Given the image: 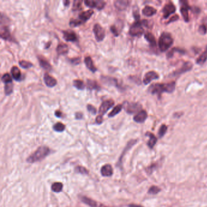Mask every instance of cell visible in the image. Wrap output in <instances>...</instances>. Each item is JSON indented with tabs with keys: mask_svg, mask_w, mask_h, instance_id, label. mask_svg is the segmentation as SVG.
I'll return each instance as SVG.
<instances>
[{
	"mask_svg": "<svg viewBox=\"0 0 207 207\" xmlns=\"http://www.w3.org/2000/svg\"><path fill=\"white\" fill-rule=\"evenodd\" d=\"M175 82H171L169 83H156L151 85L148 89V91L152 94H157L160 96L162 92H166L171 93L175 89Z\"/></svg>",
	"mask_w": 207,
	"mask_h": 207,
	"instance_id": "1",
	"label": "cell"
},
{
	"mask_svg": "<svg viewBox=\"0 0 207 207\" xmlns=\"http://www.w3.org/2000/svg\"><path fill=\"white\" fill-rule=\"evenodd\" d=\"M50 152L51 151L48 147L45 146H40L27 159V162L32 164L41 161L47 157L50 154Z\"/></svg>",
	"mask_w": 207,
	"mask_h": 207,
	"instance_id": "2",
	"label": "cell"
},
{
	"mask_svg": "<svg viewBox=\"0 0 207 207\" xmlns=\"http://www.w3.org/2000/svg\"><path fill=\"white\" fill-rule=\"evenodd\" d=\"M173 43V38L171 34L167 32H164L159 38V47L161 51L165 52L169 49Z\"/></svg>",
	"mask_w": 207,
	"mask_h": 207,
	"instance_id": "3",
	"label": "cell"
},
{
	"mask_svg": "<svg viewBox=\"0 0 207 207\" xmlns=\"http://www.w3.org/2000/svg\"><path fill=\"white\" fill-rule=\"evenodd\" d=\"M148 21L146 20L136 21L133 24L130 29V34L134 36H140L144 32V26H147Z\"/></svg>",
	"mask_w": 207,
	"mask_h": 207,
	"instance_id": "4",
	"label": "cell"
},
{
	"mask_svg": "<svg viewBox=\"0 0 207 207\" xmlns=\"http://www.w3.org/2000/svg\"><path fill=\"white\" fill-rule=\"evenodd\" d=\"M124 108L128 114H133L141 111V105L138 103H128L125 102Z\"/></svg>",
	"mask_w": 207,
	"mask_h": 207,
	"instance_id": "5",
	"label": "cell"
},
{
	"mask_svg": "<svg viewBox=\"0 0 207 207\" xmlns=\"http://www.w3.org/2000/svg\"><path fill=\"white\" fill-rule=\"evenodd\" d=\"M93 32L97 41L100 42L104 40L105 37V31L99 24L97 23L94 26Z\"/></svg>",
	"mask_w": 207,
	"mask_h": 207,
	"instance_id": "6",
	"label": "cell"
},
{
	"mask_svg": "<svg viewBox=\"0 0 207 207\" xmlns=\"http://www.w3.org/2000/svg\"><path fill=\"white\" fill-rule=\"evenodd\" d=\"M85 5L88 7H89L91 8H96L98 10H102L105 7L106 2L104 1H84Z\"/></svg>",
	"mask_w": 207,
	"mask_h": 207,
	"instance_id": "7",
	"label": "cell"
},
{
	"mask_svg": "<svg viewBox=\"0 0 207 207\" xmlns=\"http://www.w3.org/2000/svg\"><path fill=\"white\" fill-rule=\"evenodd\" d=\"M114 105V101L112 99H109L105 100L102 104L100 105L99 110V112L100 115H104L106 113V112L111 109Z\"/></svg>",
	"mask_w": 207,
	"mask_h": 207,
	"instance_id": "8",
	"label": "cell"
},
{
	"mask_svg": "<svg viewBox=\"0 0 207 207\" xmlns=\"http://www.w3.org/2000/svg\"><path fill=\"white\" fill-rule=\"evenodd\" d=\"M159 77V75L156 72L149 71L145 75L143 81L145 85H148L149 83H151L152 80L158 79Z\"/></svg>",
	"mask_w": 207,
	"mask_h": 207,
	"instance_id": "9",
	"label": "cell"
},
{
	"mask_svg": "<svg viewBox=\"0 0 207 207\" xmlns=\"http://www.w3.org/2000/svg\"><path fill=\"white\" fill-rule=\"evenodd\" d=\"M81 201L84 204L88 205V206H89L90 207H107L104 205V204H102L100 202L95 201L94 200L90 199V198L86 197V196L81 197Z\"/></svg>",
	"mask_w": 207,
	"mask_h": 207,
	"instance_id": "10",
	"label": "cell"
},
{
	"mask_svg": "<svg viewBox=\"0 0 207 207\" xmlns=\"http://www.w3.org/2000/svg\"><path fill=\"white\" fill-rule=\"evenodd\" d=\"M181 6H180V12L183 16L184 20L186 22L189 21V6L186 1H181Z\"/></svg>",
	"mask_w": 207,
	"mask_h": 207,
	"instance_id": "11",
	"label": "cell"
},
{
	"mask_svg": "<svg viewBox=\"0 0 207 207\" xmlns=\"http://www.w3.org/2000/svg\"><path fill=\"white\" fill-rule=\"evenodd\" d=\"M175 12V7L171 2L167 4L163 9V13L165 18H167L170 15Z\"/></svg>",
	"mask_w": 207,
	"mask_h": 207,
	"instance_id": "12",
	"label": "cell"
},
{
	"mask_svg": "<svg viewBox=\"0 0 207 207\" xmlns=\"http://www.w3.org/2000/svg\"><path fill=\"white\" fill-rule=\"evenodd\" d=\"M0 36L2 39L7 41H12L13 38L10 34L9 29L6 26H2L0 29Z\"/></svg>",
	"mask_w": 207,
	"mask_h": 207,
	"instance_id": "13",
	"label": "cell"
},
{
	"mask_svg": "<svg viewBox=\"0 0 207 207\" xmlns=\"http://www.w3.org/2000/svg\"><path fill=\"white\" fill-rule=\"evenodd\" d=\"M43 78H44V81L46 85L49 88H53L57 84V80L47 73H46L44 75Z\"/></svg>",
	"mask_w": 207,
	"mask_h": 207,
	"instance_id": "14",
	"label": "cell"
},
{
	"mask_svg": "<svg viewBox=\"0 0 207 207\" xmlns=\"http://www.w3.org/2000/svg\"><path fill=\"white\" fill-rule=\"evenodd\" d=\"M193 68V65L191 62H186L180 69L176 70L173 72V75H179L180 74L186 72L190 71Z\"/></svg>",
	"mask_w": 207,
	"mask_h": 207,
	"instance_id": "15",
	"label": "cell"
},
{
	"mask_svg": "<svg viewBox=\"0 0 207 207\" xmlns=\"http://www.w3.org/2000/svg\"><path fill=\"white\" fill-rule=\"evenodd\" d=\"M63 38L66 41H71L75 42L77 41L78 38L77 36L75 33L72 31H65L63 32Z\"/></svg>",
	"mask_w": 207,
	"mask_h": 207,
	"instance_id": "16",
	"label": "cell"
},
{
	"mask_svg": "<svg viewBox=\"0 0 207 207\" xmlns=\"http://www.w3.org/2000/svg\"><path fill=\"white\" fill-rule=\"evenodd\" d=\"M148 117L147 112L144 110H141L134 117V120L137 123H143Z\"/></svg>",
	"mask_w": 207,
	"mask_h": 207,
	"instance_id": "17",
	"label": "cell"
},
{
	"mask_svg": "<svg viewBox=\"0 0 207 207\" xmlns=\"http://www.w3.org/2000/svg\"><path fill=\"white\" fill-rule=\"evenodd\" d=\"M129 2L126 0H117L114 1V6L119 10H125L129 6Z\"/></svg>",
	"mask_w": 207,
	"mask_h": 207,
	"instance_id": "18",
	"label": "cell"
},
{
	"mask_svg": "<svg viewBox=\"0 0 207 207\" xmlns=\"http://www.w3.org/2000/svg\"><path fill=\"white\" fill-rule=\"evenodd\" d=\"M10 71L12 76L15 80L20 81L22 80V75L21 71L17 66H13Z\"/></svg>",
	"mask_w": 207,
	"mask_h": 207,
	"instance_id": "19",
	"label": "cell"
},
{
	"mask_svg": "<svg viewBox=\"0 0 207 207\" xmlns=\"http://www.w3.org/2000/svg\"><path fill=\"white\" fill-rule=\"evenodd\" d=\"M101 174L104 177H110L113 174V169L111 165L106 164L102 167Z\"/></svg>",
	"mask_w": 207,
	"mask_h": 207,
	"instance_id": "20",
	"label": "cell"
},
{
	"mask_svg": "<svg viewBox=\"0 0 207 207\" xmlns=\"http://www.w3.org/2000/svg\"><path fill=\"white\" fill-rule=\"evenodd\" d=\"M93 13H94V10L92 9L84 11L79 15V19L85 23L92 17Z\"/></svg>",
	"mask_w": 207,
	"mask_h": 207,
	"instance_id": "21",
	"label": "cell"
},
{
	"mask_svg": "<svg viewBox=\"0 0 207 207\" xmlns=\"http://www.w3.org/2000/svg\"><path fill=\"white\" fill-rule=\"evenodd\" d=\"M85 65L87 67V68L89 69L91 72H92L94 73V72H96L97 70V68L94 65L93 61H92V58H91V57L88 56V57H85Z\"/></svg>",
	"mask_w": 207,
	"mask_h": 207,
	"instance_id": "22",
	"label": "cell"
},
{
	"mask_svg": "<svg viewBox=\"0 0 207 207\" xmlns=\"http://www.w3.org/2000/svg\"><path fill=\"white\" fill-rule=\"evenodd\" d=\"M156 12H157V10L156 9H154L152 7L148 6H145L142 10L143 14L146 17H151L154 15V14H156Z\"/></svg>",
	"mask_w": 207,
	"mask_h": 207,
	"instance_id": "23",
	"label": "cell"
},
{
	"mask_svg": "<svg viewBox=\"0 0 207 207\" xmlns=\"http://www.w3.org/2000/svg\"><path fill=\"white\" fill-rule=\"evenodd\" d=\"M69 51V47L66 44H60L58 45L57 47V52L58 55H65Z\"/></svg>",
	"mask_w": 207,
	"mask_h": 207,
	"instance_id": "24",
	"label": "cell"
},
{
	"mask_svg": "<svg viewBox=\"0 0 207 207\" xmlns=\"http://www.w3.org/2000/svg\"><path fill=\"white\" fill-rule=\"evenodd\" d=\"M38 61L40 63V65L41 68L47 70H50L52 69V66L51 64L49 63V62L45 59V58L38 57Z\"/></svg>",
	"mask_w": 207,
	"mask_h": 207,
	"instance_id": "25",
	"label": "cell"
},
{
	"mask_svg": "<svg viewBox=\"0 0 207 207\" xmlns=\"http://www.w3.org/2000/svg\"><path fill=\"white\" fill-rule=\"evenodd\" d=\"M87 87L88 89L91 91L100 89V87L99 84L96 81L90 79L87 80Z\"/></svg>",
	"mask_w": 207,
	"mask_h": 207,
	"instance_id": "26",
	"label": "cell"
},
{
	"mask_svg": "<svg viewBox=\"0 0 207 207\" xmlns=\"http://www.w3.org/2000/svg\"><path fill=\"white\" fill-rule=\"evenodd\" d=\"M103 80L104 83L107 84L108 85L111 86H118V83L117 80L114 78H111L109 77H102V80Z\"/></svg>",
	"mask_w": 207,
	"mask_h": 207,
	"instance_id": "27",
	"label": "cell"
},
{
	"mask_svg": "<svg viewBox=\"0 0 207 207\" xmlns=\"http://www.w3.org/2000/svg\"><path fill=\"white\" fill-rule=\"evenodd\" d=\"M146 136H148L149 137V140L148 142V145L150 148H152L157 143V138H156V137L152 133H147L146 134Z\"/></svg>",
	"mask_w": 207,
	"mask_h": 207,
	"instance_id": "28",
	"label": "cell"
},
{
	"mask_svg": "<svg viewBox=\"0 0 207 207\" xmlns=\"http://www.w3.org/2000/svg\"><path fill=\"white\" fill-rule=\"evenodd\" d=\"M123 108V106L121 104H119L117 106H115L112 110L111 111V112L108 114V117H113L115 115H116L117 114H118L122 109Z\"/></svg>",
	"mask_w": 207,
	"mask_h": 207,
	"instance_id": "29",
	"label": "cell"
},
{
	"mask_svg": "<svg viewBox=\"0 0 207 207\" xmlns=\"http://www.w3.org/2000/svg\"><path fill=\"white\" fill-rule=\"evenodd\" d=\"M145 39L150 43L152 46H155L156 45V41L154 36L151 32H146L145 34Z\"/></svg>",
	"mask_w": 207,
	"mask_h": 207,
	"instance_id": "30",
	"label": "cell"
},
{
	"mask_svg": "<svg viewBox=\"0 0 207 207\" xmlns=\"http://www.w3.org/2000/svg\"><path fill=\"white\" fill-rule=\"evenodd\" d=\"M73 86L78 90H83L85 88V85L82 80H74L73 81Z\"/></svg>",
	"mask_w": 207,
	"mask_h": 207,
	"instance_id": "31",
	"label": "cell"
},
{
	"mask_svg": "<svg viewBox=\"0 0 207 207\" xmlns=\"http://www.w3.org/2000/svg\"><path fill=\"white\" fill-rule=\"evenodd\" d=\"M207 60V47L205 51L199 57L196 62L199 65H203Z\"/></svg>",
	"mask_w": 207,
	"mask_h": 207,
	"instance_id": "32",
	"label": "cell"
},
{
	"mask_svg": "<svg viewBox=\"0 0 207 207\" xmlns=\"http://www.w3.org/2000/svg\"><path fill=\"white\" fill-rule=\"evenodd\" d=\"M51 188L54 192L59 193L63 189V183L61 182H55L52 184Z\"/></svg>",
	"mask_w": 207,
	"mask_h": 207,
	"instance_id": "33",
	"label": "cell"
},
{
	"mask_svg": "<svg viewBox=\"0 0 207 207\" xmlns=\"http://www.w3.org/2000/svg\"><path fill=\"white\" fill-rule=\"evenodd\" d=\"M85 22L78 19H71L69 22V25L71 28H75L77 26H80L84 24Z\"/></svg>",
	"mask_w": 207,
	"mask_h": 207,
	"instance_id": "34",
	"label": "cell"
},
{
	"mask_svg": "<svg viewBox=\"0 0 207 207\" xmlns=\"http://www.w3.org/2000/svg\"><path fill=\"white\" fill-rule=\"evenodd\" d=\"M65 125L62 123L58 122L53 126V129L57 132H63L65 130Z\"/></svg>",
	"mask_w": 207,
	"mask_h": 207,
	"instance_id": "35",
	"label": "cell"
},
{
	"mask_svg": "<svg viewBox=\"0 0 207 207\" xmlns=\"http://www.w3.org/2000/svg\"><path fill=\"white\" fill-rule=\"evenodd\" d=\"M13 84L12 83L6 84L4 86V92L6 96H10L13 92Z\"/></svg>",
	"mask_w": 207,
	"mask_h": 207,
	"instance_id": "36",
	"label": "cell"
},
{
	"mask_svg": "<svg viewBox=\"0 0 207 207\" xmlns=\"http://www.w3.org/2000/svg\"><path fill=\"white\" fill-rule=\"evenodd\" d=\"M82 1H78V0H75L73 2V6H72V10L77 11V10H80L82 9L81 6Z\"/></svg>",
	"mask_w": 207,
	"mask_h": 207,
	"instance_id": "37",
	"label": "cell"
},
{
	"mask_svg": "<svg viewBox=\"0 0 207 207\" xmlns=\"http://www.w3.org/2000/svg\"><path fill=\"white\" fill-rule=\"evenodd\" d=\"M1 81L6 85V84H8V83H12V79L11 76L10 75L9 73H4L1 78Z\"/></svg>",
	"mask_w": 207,
	"mask_h": 207,
	"instance_id": "38",
	"label": "cell"
},
{
	"mask_svg": "<svg viewBox=\"0 0 207 207\" xmlns=\"http://www.w3.org/2000/svg\"><path fill=\"white\" fill-rule=\"evenodd\" d=\"M19 65L24 69H29V68H31V67L33 66L32 63H31L29 62L25 61V60L20 61L19 62Z\"/></svg>",
	"mask_w": 207,
	"mask_h": 207,
	"instance_id": "39",
	"label": "cell"
},
{
	"mask_svg": "<svg viewBox=\"0 0 207 207\" xmlns=\"http://www.w3.org/2000/svg\"><path fill=\"white\" fill-rule=\"evenodd\" d=\"M75 171L76 173H80L81 174H88V170L86 168H85L83 167H81V166L76 167Z\"/></svg>",
	"mask_w": 207,
	"mask_h": 207,
	"instance_id": "40",
	"label": "cell"
},
{
	"mask_svg": "<svg viewBox=\"0 0 207 207\" xmlns=\"http://www.w3.org/2000/svg\"><path fill=\"white\" fill-rule=\"evenodd\" d=\"M160 188L156 186H152L148 190V193L150 194H156L160 191Z\"/></svg>",
	"mask_w": 207,
	"mask_h": 207,
	"instance_id": "41",
	"label": "cell"
},
{
	"mask_svg": "<svg viewBox=\"0 0 207 207\" xmlns=\"http://www.w3.org/2000/svg\"><path fill=\"white\" fill-rule=\"evenodd\" d=\"M167 126L165 125H162L160 129H159V136L160 138L162 137L166 133L167 131Z\"/></svg>",
	"mask_w": 207,
	"mask_h": 207,
	"instance_id": "42",
	"label": "cell"
},
{
	"mask_svg": "<svg viewBox=\"0 0 207 207\" xmlns=\"http://www.w3.org/2000/svg\"><path fill=\"white\" fill-rule=\"evenodd\" d=\"M133 16H134V18L136 19V21L140 20L139 10H138V7L137 6H135L134 8L133 9Z\"/></svg>",
	"mask_w": 207,
	"mask_h": 207,
	"instance_id": "43",
	"label": "cell"
},
{
	"mask_svg": "<svg viewBox=\"0 0 207 207\" xmlns=\"http://www.w3.org/2000/svg\"><path fill=\"white\" fill-rule=\"evenodd\" d=\"M110 29H111V32L115 36H117L119 35V29H118V28H117V26L115 25L111 26V28H110Z\"/></svg>",
	"mask_w": 207,
	"mask_h": 207,
	"instance_id": "44",
	"label": "cell"
},
{
	"mask_svg": "<svg viewBox=\"0 0 207 207\" xmlns=\"http://www.w3.org/2000/svg\"><path fill=\"white\" fill-rule=\"evenodd\" d=\"M87 109L88 110V111L89 112H91V114H92L94 115L97 113V109H96V108L94 106H92L91 104H88L87 105Z\"/></svg>",
	"mask_w": 207,
	"mask_h": 207,
	"instance_id": "45",
	"label": "cell"
},
{
	"mask_svg": "<svg viewBox=\"0 0 207 207\" xmlns=\"http://www.w3.org/2000/svg\"><path fill=\"white\" fill-rule=\"evenodd\" d=\"M80 58H73L70 60V62L73 65H78L80 63Z\"/></svg>",
	"mask_w": 207,
	"mask_h": 207,
	"instance_id": "46",
	"label": "cell"
},
{
	"mask_svg": "<svg viewBox=\"0 0 207 207\" xmlns=\"http://www.w3.org/2000/svg\"><path fill=\"white\" fill-rule=\"evenodd\" d=\"M199 32L202 34H205L207 32V27L205 25H201L200 26L199 28Z\"/></svg>",
	"mask_w": 207,
	"mask_h": 207,
	"instance_id": "47",
	"label": "cell"
},
{
	"mask_svg": "<svg viewBox=\"0 0 207 207\" xmlns=\"http://www.w3.org/2000/svg\"><path fill=\"white\" fill-rule=\"evenodd\" d=\"M103 120H104V119H103V115H99L97 117L96 119V123H97L98 125H100L101 123H102L103 122Z\"/></svg>",
	"mask_w": 207,
	"mask_h": 207,
	"instance_id": "48",
	"label": "cell"
},
{
	"mask_svg": "<svg viewBox=\"0 0 207 207\" xmlns=\"http://www.w3.org/2000/svg\"><path fill=\"white\" fill-rule=\"evenodd\" d=\"M75 119H78V120H80L83 118V114L81 112H77L75 113Z\"/></svg>",
	"mask_w": 207,
	"mask_h": 207,
	"instance_id": "49",
	"label": "cell"
},
{
	"mask_svg": "<svg viewBox=\"0 0 207 207\" xmlns=\"http://www.w3.org/2000/svg\"><path fill=\"white\" fill-rule=\"evenodd\" d=\"M55 115L57 117H58V118H60L62 115V112L60 111V110H57L55 111Z\"/></svg>",
	"mask_w": 207,
	"mask_h": 207,
	"instance_id": "50",
	"label": "cell"
},
{
	"mask_svg": "<svg viewBox=\"0 0 207 207\" xmlns=\"http://www.w3.org/2000/svg\"><path fill=\"white\" fill-rule=\"evenodd\" d=\"M178 18H179V17H178L177 15H174V16H173L172 18H171L170 20L168 21V23H171L172 21H176V20H177Z\"/></svg>",
	"mask_w": 207,
	"mask_h": 207,
	"instance_id": "51",
	"label": "cell"
},
{
	"mask_svg": "<svg viewBox=\"0 0 207 207\" xmlns=\"http://www.w3.org/2000/svg\"><path fill=\"white\" fill-rule=\"evenodd\" d=\"M51 45V41L47 42V43L45 44V46H44L45 49H48L49 47H50Z\"/></svg>",
	"mask_w": 207,
	"mask_h": 207,
	"instance_id": "52",
	"label": "cell"
},
{
	"mask_svg": "<svg viewBox=\"0 0 207 207\" xmlns=\"http://www.w3.org/2000/svg\"><path fill=\"white\" fill-rule=\"evenodd\" d=\"M63 4H64L65 6H69L70 1L68 0H65V1H63Z\"/></svg>",
	"mask_w": 207,
	"mask_h": 207,
	"instance_id": "53",
	"label": "cell"
},
{
	"mask_svg": "<svg viewBox=\"0 0 207 207\" xmlns=\"http://www.w3.org/2000/svg\"><path fill=\"white\" fill-rule=\"evenodd\" d=\"M128 207H143L141 205H136V204H130L129 205Z\"/></svg>",
	"mask_w": 207,
	"mask_h": 207,
	"instance_id": "54",
	"label": "cell"
}]
</instances>
